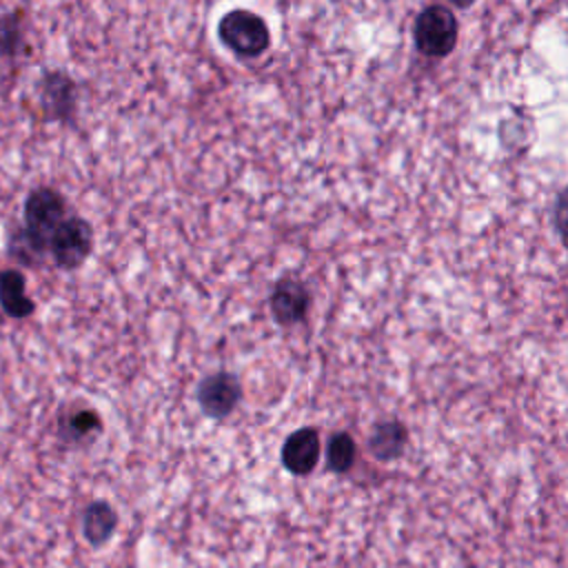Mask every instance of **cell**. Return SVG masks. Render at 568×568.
Instances as JSON below:
<instances>
[{
  "mask_svg": "<svg viewBox=\"0 0 568 568\" xmlns=\"http://www.w3.org/2000/svg\"><path fill=\"white\" fill-rule=\"evenodd\" d=\"M217 36L233 53L242 58H257L271 42L266 22L246 9H233L224 13L217 24Z\"/></svg>",
  "mask_w": 568,
  "mask_h": 568,
  "instance_id": "1",
  "label": "cell"
},
{
  "mask_svg": "<svg viewBox=\"0 0 568 568\" xmlns=\"http://www.w3.org/2000/svg\"><path fill=\"white\" fill-rule=\"evenodd\" d=\"M93 251V229L80 217H64L49 235V253L58 268L73 271L87 262Z\"/></svg>",
  "mask_w": 568,
  "mask_h": 568,
  "instance_id": "2",
  "label": "cell"
},
{
  "mask_svg": "<svg viewBox=\"0 0 568 568\" xmlns=\"http://www.w3.org/2000/svg\"><path fill=\"white\" fill-rule=\"evenodd\" d=\"M457 20L448 7L430 4L415 20V44L428 58H444L455 49Z\"/></svg>",
  "mask_w": 568,
  "mask_h": 568,
  "instance_id": "3",
  "label": "cell"
},
{
  "mask_svg": "<svg viewBox=\"0 0 568 568\" xmlns=\"http://www.w3.org/2000/svg\"><path fill=\"white\" fill-rule=\"evenodd\" d=\"M67 200L49 186L33 189L24 202V226L49 244V235L67 217Z\"/></svg>",
  "mask_w": 568,
  "mask_h": 568,
  "instance_id": "4",
  "label": "cell"
},
{
  "mask_svg": "<svg viewBox=\"0 0 568 568\" xmlns=\"http://www.w3.org/2000/svg\"><path fill=\"white\" fill-rule=\"evenodd\" d=\"M240 399V382L231 373L209 375L197 388V402L211 417L229 415Z\"/></svg>",
  "mask_w": 568,
  "mask_h": 568,
  "instance_id": "5",
  "label": "cell"
},
{
  "mask_svg": "<svg viewBox=\"0 0 568 568\" xmlns=\"http://www.w3.org/2000/svg\"><path fill=\"white\" fill-rule=\"evenodd\" d=\"M308 304L311 295L306 286L297 280H280L271 293V311L282 326L304 320Z\"/></svg>",
  "mask_w": 568,
  "mask_h": 568,
  "instance_id": "6",
  "label": "cell"
},
{
  "mask_svg": "<svg viewBox=\"0 0 568 568\" xmlns=\"http://www.w3.org/2000/svg\"><path fill=\"white\" fill-rule=\"evenodd\" d=\"M317 455H320V439H317V433L311 428L295 430L282 448V462L295 475L311 473L317 462Z\"/></svg>",
  "mask_w": 568,
  "mask_h": 568,
  "instance_id": "7",
  "label": "cell"
},
{
  "mask_svg": "<svg viewBox=\"0 0 568 568\" xmlns=\"http://www.w3.org/2000/svg\"><path fill=\"white\" fill-rule=\"evenodd\" d=\"M40 100L49 118H64L73 111L75 87L73 80L60 71L47 73L40 84Z\"/></svg>",
  "mask_w": 568,
  "mask_h": 568,
  "instance_id": "8",
  "label": "cell"
},
{
  "mask_svg": "<svg viewBox=\"0 0 568 568\" xmlns=\"http://www.w3.org/2000/svg\"><path fill=\"white\" fill-rule=\"evenodd\" d=\"M0 306L9 317H29L36 308L33 300L27 295L24 275L18 268L0 271Z\"/></svg>",
  "mask_w": 568,
  "mask_h": 568,
  "instance_id": "9",
  "label": "cell"
},
{
  "mask_svg": "<svg viewBox=\"0 0 568 568\" xmlns=\"http://www.w3.org/2000/svg\"><path fill=\"white\" fill-rule=\"evenodd\" d=\"M115 528V513L109 504L104 501H93L87 513H84V537L93 544L100 546L109 539V535Z\"/></svg>",
  "mask_w": 568,
  "mask_h": 568,
  "instance_id": "10",
  "label": "cell"
},
{
  "mask_svg": "<svg viewBox=\"0 0 568 568\" xmlns=\"http://www.w3.org/2000/svg\"><path fill=\"white\" fill-rule=\"evenodd\" d=\"M44 251H49V244L33 235L27 226L18 229L9 240V253L22 264H36Z\"/></svg>",
  "mask_w": 568,
  "mask_h": 568,
  "instance_id": "11",
  "label": "cell"
},
{
  "mask_svg": "<svg viewBox=\"0 0 568 568\" xmlns=\"http://www.w3.org/2000/svg\"><path fill=\"white\" fill-rule=\"evenodd\" d=\"M402 442H404L402 426L399 424H384V426H377V430L373 433L371 448L377 457L390 459L402 450Z\"/></svg>",
  "mask_w": 568,
  "mask_h": 568,
  "instance_id": "12",
  "label": "cell"
},
{
  "mask_svg": "<svg viewBox=\"0 0 568 568\" xmlns=\"http://www.w3.org/2000/svg\"><path fill=\"white\" fill-rule=\"evenodd\" d=\"M353 459H355V444H353L351 435H346V433L333 435V439L328 444V466L337 473H344L346 468H351Z\"/></svg>",
  "mask_w": 568,
  "mask_h": 568,
  "instance_id": "13",
  "label": "cell"
},
{
  "mask_svg": "<svg viewBox=\"0 0 568 568\" xmlns=\"http://www.w3.org/2000/svg\"><path fill=\"white\" fill-rule=\"evenodd\" d=\"M20 13H7L0 18V55L4 58H13L20 49V36H22V27H20Z\"/></svg>",
  "mask_w": 568,
  "mask_h": 568,
  "instance_id": "14",
  "label": "cell"
},
{
  "mask_svg": "<svg viewBox=\"0 0 568 568\" xmlns=\"http://www.w3.org/2000/svg\"><path fill=\"white\" fill-rule=\"evenodd\" d=\"M555 224H557V231L561 233L564 242L568 244V189L559 193L557 197V204H555Z\"/></svg>",
  "mask_w": 568,
  "mask_h": 568,
  "instance_id": "15",
  "label": "cell"
},
{
  "mask_svg": "<svg viewBox=\"0 0 568 568\" xmlns=\"http://www.w3.org/2000/svg\"><path fill=\"white\" fill-rule=\"evenodd\" d=\"M98 426H100V422H98L95 413H91V410H82V413L73 415V419H71V430L75 435H89V430H95Z\"/></svg>",
  "mask_w": 568,
  "mask_h": 568,
  "instance_id": "16",
  "label": "cell"
},
{
  "mask_svg": "<svg viewBox=\"0 0 568 568\" xmlns=\"http://www.w3.org/2000/svg\"><path fill=\"white\" fill-rule=\"evenodd\" d=\"M448 4H453V7H457V9H466V7H470L475 0H446Z\"/></svg>",
  "mask_w": 568,
  "mask_h": 568,
  "instance_id": "17",
  "label": "cell"
}]
</instances>
